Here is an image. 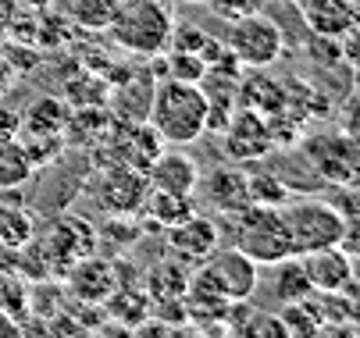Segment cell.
I'll return each instance as SVG.
<instances>
[{
    "label": "cell",
    "instance_id": "1",
    "mask_svg": "<svg viewBox=\"0 0 360 338\" xmlns=\"http://www.w3.org/2000/svg\"><path fill=\"white\" fill-rule=\"evenodd\" d=\"M207 93L200 89V82L161 79L153 86L146 121L165 147H193L196 139L207 135Z\"/></svg>",
    "mask_w": 360,
    "mask_h": 338
},
{
    "label": "cell",
    "instance_id": "2",
    "mask_svg": "<svg viewBox=\"0 0 360 338\" xmlns=\"http://www.w3.org/2000/svg\"><path fill=\"white\" fill-rule=\"evenodd\" d=\"M172 25L175 18L165 0H118L104 32L115 39V46H122L129 54L158 58L168 50Z\"/></svg>",
    "mask_w": 360,
    "mask_h": 338
},
{
    "label": "cell",
    "instance_id": "3",
    "mask_svg": "<svg viewBox=\"0 0 360 338\" xmlns=\"http://www.w3.org/2000/svg\"><path fill=\"white\" fill-rule=\"evenodd\" d=\"M229 221H232V246L243 250L253 264L271 267V264L292 257V243H289L282 207L246 203L243 210L229 214Z\"/></svg>",
    "mask_w": 360,
    "mask_h": 338
},
{
    "label": "cell",
    "instance_id": "4",
    "mask_svg": "<svg viewBox=\"0 0 360 338\" xmlns=\"http://www.w3.org/2000/svg\"><path fill=\"white\" fill-rule=\"evenodd\" d=\"M300 154L311 161L314 175L328 185H356L360 189V139L346 128H328L300 139Z\"/></svg>",
    "mask_w": 360,
    "mask_h": 338
},
{
    "label": "cell",
    "instance_id": "5",
    "mask_svg": "<svg viewBox=\"0 0 360 338\" xmlns=\"http://www.w3.org/2000/svg\"><path fill=\"white\" fill-rule=\"evenodd\" d=\"M285 228H289V243L292 253H314L325 246H339V235H342V214L335 203L325 200H289L282 207Z\"/></svg>",
    "mask_w": 360,
    "mask_h": 338
},
{
    "label": "cell",
    "instance_id": "6",
    "mask_svg": "<svg viewBox=\"0 0 360 338\" xmlns=\"http://www.w3.org/2000/svg\"><path fill=\"white\" fill-rule=\"evenodd\" d=\"M225 46L236 54V61L243 68H271L285 54V36H282V25L275 18H268L261 11H250V15L229 22Z\"/></svg>",
    "mask_w": 360,
    "mask_h": 338
},
{
    "label": "cell",
    "instance_id": "7",
    "mask_svg": "<svg viewBox=\"0 0 360 338\" xmlns=\"http://www.w3.org/2000/svg\"><path fill=\"white\" fill-rule=\"evenodd\" d=\"M193 281L218 292L221 299H250L261 281V264H253L243 250L236 246H218L200 267H193Z\"/></svg>",
    "mask_w": 360,
    "mask_h": 338
},
{
    "label": "cell",
    "instance_id": "8",
    "mask_svg": "<svg viewBox=\"0 0 360 338\" xmlns=\"http://www.w3.org/2000/svg\"><path fill=\"white\" fill-rule=\"evenodd\" d=\"M96 243H100L96 224H89V221L79 217V214H61L54 224H50V231L43 235V246H39V250H43V257H46V264H50V274L65 278V271H68L75 260L96 253Z\"/></svg>",
    "mask_w": 360,
    "mask_h": 338
},
{
    "label": "cell",
    "instance_id": "9",
    "mask_svg": "<svg viewBox=\"0 0 360 338\" xmlns=\"http://www.w3.org/2000/svg\"><path fill=\"white\" fill-rule=\"evenodd\" d=\"M221 147H225L229 161H236V164H261L264 157H271L275 142H271L268 114L239 104L221 128Z\"/></svg>",
    "mask_w": 360,
    "mask_h": 338
},
{
    "label": "cell",
    "instance_id": "10",
    "mask_svg": "<svg viewBox=\"0 0 360 338\" xmlns=\"http://www.w3.org/2000/svg\"><path fill=\"white\" fill-rule=\"evenodd\" d=\"M104 175L96 178V203L108 217L111 214H139L143 200L150 192L146 171L139 168H125V164H111V168H100Z\"/></svg>",
    "mask_w": 360,
    "mask_h": 338
},
{
    "label": "cell",
    "instance_id": "11",
    "mask_svg": "<svg viewBox=\"0 0 360 338\" xmlns=\"http://www.w3.org/2000/svg\"><path fill=\"white\" fill-rule=\"evenodd\" d=\"M165 243H168V250H172V257H175L179 264L200 267L203 260H207V257L221 246V228H218V221L203 217V214L196 210V214H189L186 221L165 228Z\"/></svg>",
    "mask_w": 360,
    "mask_h": 338
},
{
    "label": "cell",
    "instance_id": "12",
    "mask_svg": "<svg viewBox=\"0 0 360 338\" xmlns=\"http://www.w3.org/2000/svg\"><path fill=\"white\" fill-rule=\"evenodd\" d=\"M118 288V264L108 257H82L65 271V296L75 303H104Z\"/></svg>",
    "mask_w": 360,
    "mask_h": 338
},
{
    "label": "cell",
    "instance_id": "13",
    "mask_svg": "<svg viewBox=\"0 0 360 338\" xmlns=\"http://www.w3.org/2000/svg\"><path fill=\"white\" fill-rule=\"evenodd\" d=\"M196 189L203 192V200L211 203V210H218L221 217L243 210L250 203V189H246V168L243 164H221V168H211V175L196 182Z\"/></svg>",
    "mask_w": 360,
    "mask_h": 338
},
{
    "label": "cell",
    "instance_id": "14",
    "mask_svg": "<svg viewBox=\"0 0 360 338\" xmlns=\"http://www.w3.org/2000/svg\"><path fill=\"white\" fill-rule=\"evenodd\" d=\"M146 182L150 189H161V192H179V196H196V182H200V164L182 154V147L161 150L158 157L150 161L146 168Z\"/></svg>",
    "mask_w": 360,
    "mask_h": 338
},
{
    "label": "cell",
    "instance_id": "15",
    "mask_svg": "<svg viewBox=\"0 0 360 338\" xmlns=\"http://www.w3.org/2000/svg\"><path fill=\"white\" fill-rule=\"evenodd\" d=\"M303 267H307V278H311L314 292H346L349 281L356 278L353 257L346 250H339V246L303 253Z\"/></svg>",
    "mask_w": 360,
    "mask_h": 338
},
{
    "label": "cell",
    "instance_id": "16",
    "mask_svg": "<svg viewBox=\"0 0 360 338\" xmlns=\"http://www.w3.org/2000/svg\"><path fill=\"white\" fill-rule=\"evenodd\" d=\"M300 15L311 25V32H318V36L342 39L353 29V4L349 0H303Z\"/></svg>",
    "mask_w": 360,
    "mask_h": 338
},
{
    "label": "cell",
    "instance_id": "17",
    "mask_svg": "<svg viewBox=\"0 0 360 338\" xmlns=\"http://www.w3.org/2000/svg\"><path fill=\"white\" fill-rule=\"evenodd\" d=\"M72 118V104L65 96H36L22 111V132L32 135H65V125Z\"/></svg>",
    "mask_w": 360,
    "mask_h": 338
},
{
    "label": "cell",
    "instance_id": "18",
    "mask_svg": "<svg viewBox=\"0 0 360 338\" xmlns=\"http://www.w3.org/2000/svg\"><path fill=\"white\" fill-rule=\"evenodd\" d=\"M115 125V114L108 104H93V107H72V118L65 125V142L68 147H96Z\"/></svg>",
    "mask_w": 360,
    "mask_h": 338
},
{
    "label": "cell",
    "instance_id": "19",
    "mask_svg": "<svg viewBox=\"0 0 360 338\" xmlns=\"http://www.w3.org/2000/svg\"><path fill=\"white\" fill-rule=\"evenodd\" d=\"M250 79H239V104L261 114H275L285 107V82L264 75V68H250Z\"/></svg>",
    "mask_w": 360,
    "mask_h": 338
},
{
    "label": "cell",
    "instance_id": "20",
    "mask_svg": "<svg viewBox=\"0 0 360 338\" xmlns=\"http://www.w3.org/2000/svg\"><path fill=\"white\" fill-rule=\"evenodd\" d=\"M143 210L150 217V228H172L179 221H186L189 214H196V196H179V192H161V189H150L146 200H143Z\"/></svg>",
    "mask_w": 360,
    "mask_h": 338
},
{
    "label": "cell",
    "instance_id": "21",
    "mask_svg": "<svg viewBox=\"0 0 360 338\" xmlns=\"http://www.w3.org/2000/svg\"><path fill=\"white\" fill-rule=\"evenodd\" d=\"M271 271H275V281H271V292H275V299H278V306L282 303H296V299H307L314 292V285H311V278H307V267H303V257H285V260H278V264H271Z\"/></svg>",
    "mask_w": 360,
    "mask_h": 338
},
{
    "label": "cell",
    "instance_id": "22",
    "mask_svg": "<svg viewBox=\"0 0 360 338\" xmlns=\"http://www.w3.org/2000/svg\"><path fill=\"white\" fill-rule=\"evenodd\" d=\"M36 175L25 147L18 135H0V192L4 189H22Z\"/></svg>",
    "mask_w": 360,
    "mask_h": 338
},
{
    "label": "cell",
    "instance_id": "23",
    "mask_svg": "<svg viewBox=\"0 0 360 338\" xmlns=\"http://www.w3.org/2000/svg\"><path fill=\"white\" fill-rule=\"evenodd\" d=\"M36 238V217L25 207H11V200H0V243L4 246H29Z\"/></svg>",
    "mask_w": 360,
    "mask_h": 338
},
{
    "label": "cell",
    "instance_id": "24",
    "mask_svg": "<svg viewBox=\"0 0 360 338\" xmlns=\"http://www.w3.org/2000/svg\"><path fill=\"white\" fill-rule=\"evenodd\" d=\"M278 317L285 324V334H321L325 331V317H321L314 292L307 299H296V303H282Z\"/></svg>",
    "mask_w": 360,
    "mask_h": 338
},
{
    "label": "cell",
    "instance_id": "25",
    "mask_svg": "<svg viewBox=\"0 0 360 338\" xmlns=\"http://www.w3.org/2000/svg\"><path fill=\"white\" fill-rule=\"evenodd\" d=\"M246 189H250V203L285 207L292 200V189L278 178L275 168H268V171H246Z\"/></svg>",
    "mask_w": 360,
    "mask_h": 338
},
{
    "label": "cell",
    "instance_id": "26",
    "mask_svg": "<svg viewBox=\"0 0 360 338\" xmlns=\"http://www.w3.org/2000/svg\"><path fill=\"white\" fill-rule=\"evenodd\" d=\"M186 285H189V267L172 257V260H165L161 267L150 271L146 296H150V299H172V296H182V292H186Z\"/></svg>",
    "mask_w": 360,
    "mask_h": 338
},
{
    "label": "cell",
    "instance_id": "27",
    "mask_svg": "<svg viewBox=\"0 0 360 338\" xmlns=\"http://www.w3.org/2000/svg\"><path fill=\"white\" fill-rule=\"evenodd\" d=\"M118 0H68V18L86 32H104Z\"/></svg>",
    "mask_w": 360,
    "mask_h": 338
},
{
    "label": "cell",
    "instance_id": "28",
    "mask_svg": "<svg viewBox=\"0 0 360 338\" xmlns=\"http://www.w3.org/2000/svg\"><path fill=\"white\" fill-rule=\"evenodd\" d=\"M0 310L18 324L29 313V281H22L18 271H0Z\"/></svg>",
    "mask_w": 360,
    "mask_h": 338
},
{
    "label": "cell",
    "instance_id": "29",
    "mask_svg": "<svg viewBox=\"0 0 360 338\" xmlns=\"http://www.w3.org/2000/svg\"><path fill=\"white\" fill-rule=\"evenodd\" d=\"M207 75V61L193 50H168L161 61V79H182V82H200Z\"/></svg>",
    "mask_w": 360,
    "mask_h": 338
},
{
    "label": "cell",
    "instance_id": "30",
    "mask_svg": "<svg viewBox=\"0 0 360 338\" xmlns=\"http://www.w3.org/2000/svg\"><path fill=\"white\" fill-rule=\"evenodd\" d=\"M22 139V147L32 161V168H46V164H54L61 154H65V135H32V132H18Z\"/></svg>",
    "mask_w": 360,
    "mask_h": 338
},
{
    "label": "cell",
    "instance_id": "31",
    "mask_svg": "<svg viewBox=\"0 0 360 338\" xmlns=\"http://www.w3.org/2000/svg\"><path fill=\"white\" fill-rule=\"evenodd\" d=\"M239 334H250V338H253V334H275V338H285V324H282V317H278V313L253 310Z\"/></svg>",
    "mask_w": 360,
    "mask_h": 338
},
{
    "label": "cell",
    "instance_id": "32",
    "mask_svg": "<svg viewBox=\"0 0 360 338\" xmlns=\"http://www.w3.org/2000/svg\"><path fill=\"white\" fill-rule=\"evenodd\" d=\"M207 4H211V11H214L218 18H225V22L243 18V15H250V11H261V0H207Z\"/></svg>",
    "mask_w": 360,
    "mask_h": 338
},
{
    "label": "cell",
    "instance_id": "33",
    "mask_svg": "<svg viewBox=\"0 0 360 338\" xmlns=\"http://www.w3.org/2000/svg\"><path fill=\"white\" fill-rule=\"evenodd\" d=\"M339 250H346L353 260H360V210L342 217V235H339Z\"/></svg>",
    "mask_w": 360,
    "mask_h": 338
},
{
    "label": "cell",
    "instance_id": "34",
    "mask_svg": "<svg viewBox=\"0 0 360 338\" xmlns=\"http://www.w3.org/2000/svg\"><path fill=\"white\" fill-rule=\"evenodd\" d=\"M342 128H346L349 135H356V139H360V93L346 104V121H342Z\"/></svg>",
    "mask_w": 360,
    "mask_h": 338
},
{
    "label": "cell",
    "instance_id": "35",
    "mask_svg": "<svg viewBox=\"0 0 360 338\" xmlns=\"http://www.w3.org/2000/svg\"><path fill=\"white\" fill-rule=\"evenodd\" d=\"M22 132V114L0 107V135H18Z\"/></svg>",
    "mask_w": 360,
    "mask_h": 338
},
{
    "label": "cell",
    "instance_id": "36",
    "mask_svg": "<svg viewBox=\"0 0 360 338\" xmlns=\"http://www.w3.org/2000/svg\"><path fill=\"white\" fill-rule=\"evenodd\" d=\"M58 327H65V320H58V324H50L46 331H58ZM68 331H82V324H79V320H68Z\"/></svg>",
    "mask_w": 360,
    "mask_h": 338
},
{
    "label": "cell",
    "instance_id": "37",
    "mask_svg": "<svg viewBox=\"0 0 360 338\" xmlns=\"http://www.w3.org/2000/svg\"><path fill=\"white\" fill-rule=\"evenodd\" d=\"M175 4H207V0H175Z\"/></svg>",
    "mask_w": 360,
    "mask_h": 338
}]
</instances>
